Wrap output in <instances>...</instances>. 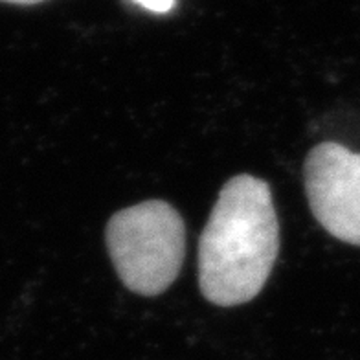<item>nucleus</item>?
<instances>
[{"label":"nucleus","mask_w":360,"mask_h":360,"mask_svg":"<svg viewBox=\"0 0 360 360\" xmlns=\"http://www.w3.org/2000/svg\"><path fill=\"white\" fill-rule=\"evenodd\" d=\"M304 180L318 223L340 241L360 247V153L320 143L305 160Z\"/></svg>","instance_id":"nucleus-3"},{"label":"nucleus","mask_w":360,"mask_h":360,"mask_svg":"<svg viewBox=\"0 0 360 360\" xmlns=\"http://www.w3.org/2000/svg\"><path fill=\"white\" fill-rule=\"evenodd\" d=\"M105 241L125 287L157 296L176 280L184 261V221L171 204L146 200L114 214Z\"/></svg>","instance_id":"nucleus-2"},{"label":"nucleus","mask_w":360,"mask_h":360,"mask_svg":"<svg viewBox=\"0 0 360 360\" xmlns=\"http://www.w3.org/2000/svg\"><path fill=\"white\" fill-rule=\"evenodd\" d=\"M4 2H13V4H37V2H43V0H4Z\"/></svg>","instance_id":"nucleus-5"},{"label":"nucleus","mask_w":360,"mask_h":360,"mask_svg":"<svg viewBox=\"0 0 360 360\" xmlns=\"http://www.w3.org/2000/svg\"><path fill=\"white\" fill-rule=\"evenodd\" d=\"M280 223L265 180L237 175L223 186L199 241V285L221 307L247 304L269 280Z\"/></svg>","instance_id":"nucleus-1"},{"label":"nucleus","mask_w":360,"mask_h":360,"mask_svg":"<svg viewBox=\"0 0 360 360\" xmlns=\"http://www.w3.org/2000/svg\"><path fill=\"white\" fill-rule=\"evenodd\" d=\"M134 4L142 6L143 10L153 11V13H167V11L173 10L175 6V0H133Z\"/></svg>","instance_id":"nucleus-4"}]
</instances>
